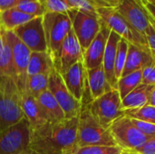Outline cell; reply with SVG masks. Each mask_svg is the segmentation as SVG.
Wrapping results in <instances>:
<instances>
[{"label": "cell", "instance_id": "cell-32", "mask_svg": "<svg viewBox=\"0 0 155 154\" xmlns=\"http://www.w3.org/2000/svg\"><path fill=\"white\" fill-rule=\"evenodd\" d=\"M45 13H68L72 8L64 0H39Z\"/></svg>", "mask_w": 155, "mask_h": 154}, {"label": "cell", "instance_id": "cell-48", "mask_svg": "<svg viewBox=\"0 0 155 154\" xmlns=\"http://www.w3.org/2000/svg\"></svg>", "mask_w": 155, "mask_h": 154}, {"label": "cell", "instance_id": "cell-46", "mask_svg": "<svg viewBox=\"0 0 155 154\" xmlns=\"http://www.w3.org/2000/svg\"><path fill=\"white\" fill-rule=\"evenodd\" d=\"M147 2H150V3H153V2H155V0H145Z\"/></svg>", "mask_w": 155, "mask_h": 154}, {"label": "cell", "instance_id": "cell-27", "mask_svg": "<svg viewBox=\"0 0 155 154\" xmlns=\"http://www.w3.org/2000/svg\"><path fill=\"white\" fill-rule=\"evenodd\" d=\"M3 39H4V48L0 53V77L11 76L15 79V66L13 63L11 48L4 36Z\"/></svg>", "mask_w": 155, "mask_h": 154}, {"label": "cell", "instance_id": "cell-44", "mask_svg": "<svg viewBox=\"0 0 155 154\" xmlns=\"http://www.w3.org/2000/svg\"><path fill=\"white\" fill-rule=\"evenodd\" d=\"M4 48V39H3V36H2V34L0 32V53L2 52Z\"/></svg>", "mask_w": 155, "mask_h": 154}, {"label": "cell", "instance_id": "cell-23", "mask_svg": "<svg viewBox=\"0 0 155 154\" xmlns=\"http://www.w3.org/2000/svg\"><path fill=\"white\" fill-rule=\"evenodd\" d=\"M55 69L48 52H32L27 66V77L38 74H48Z\"/></svg>", "mask_w": 155, "mask_h": 154}, {"label": "cell", "instance_id": "cell-17", "mask_svg": "<svg viewBox=\"0 0 155 154\" xmlns=\"http://www.w3.org/2000/svg\"><path fill=\"white\" fill-rule=\"evenodd\" d=\"M153 62L148 47L138 46L129 43L125 65L122 76H125L133 72L143 70Z\"/></svg>", "mask_w": 155, "mask_h": 154}, {"label": "cell", "instance_id": "cell-3", "mask_svg": "<svg viewBox=\"0 0 155 154\" xmlns=\"http://www.w3.org/2000/svg\"><path fill=\"white\" fill-rule=\"evenodd\" d=\"M93 145L116 146L110 130L103 127L95 121L87 106H82L79 114L75 148Z\"/></svg>", "mask_w": 155, "mask_h": 154}, {"label": "cell", "instance_id": "cell-1", "mask_svg": "<svg viewBox=\"0 0 155 154\" xmlns=\"http://www.w3.org/2000/svg\"><path fill=\"white\" fill-rule=\"evenodd\" d=\"M78 121L79 116L32 130L29 148L40 154H72L76 145Z\"/></svg>", "mask_w": 155, "mask_h": 154}, {"label": "cell", "instance_id": "cell-2", "mask_svg": "<svg viewBox=\"0 0 155 154\" xmlns=\"http://www.w3.org/2000/svg\"><path fill=\"white\" fill-rule=\"evenodd\" d=\"M21 92L11 76L0 77V133L23 120Z\"/></svg>", "mask_w": 155, "mask_h": 154}, {"label": "cell", "instance_id": "cell-21", "mask_svg": "<svg viewBox=\"0 0 155 154\" xmlns=\"http://www.w3.org/2000/svg\"><path fill=\"white\" fill-rule=\"evenodd\" d=\"M36 101L48 123H58L66 119L61 106L48 90L41 93Z\"/></svg>", "mask_w": 155, "mask_h": 154}, {"label": "cell", "instance_id": "cell-22", "mask_svg": "<svg viewBox=\"0 0 155 154\" xmlns=\"http://www.w3.org/2000/svg\"><path fill=\"white\" fill-rule=\"evenodd\" d=\"M154 85L141 84L129 94L122 99V107L126 113L128 111L136 110L148 104L150 94Z\"/></svg>", "mask_w": 155, "mask_h": 154}, {"label": "cell", "instance_id": "cell-33", "mask_svg": "<svg viewBox=\"0 0 155 154\" xmlns=\"http://www.w3.org/2000/svg\"><path fill=\"white\" fill-rule=\"evenodd\" d=\"M131 121H132L133 124L147 137L151 138V137L155 136L154 123H147V122H143V121H140V120H136V119H131Z\"/></svg>", "mask_w": 155, "mask_h": 154}, {"label": "cell", "instance_id": "cell-12", "mask_svg": "<svg viewBox=\"0 0 155 154\" xmlns=\"http://www.w3.org/2000/svg\"><path fill=\"white\" fill-rule=\"evenodd\" d=\"M31 52H47L43 16H36L13 31Z\"/></svg>", "mask_w": 155, "mask_h": 154}, {"label": "cell", "instance_id": "cell-28", "mask_svg": "<svg viewBox=\"0 0 155 154\" xmlns=\"http://www.w3.org/2000/svg\"><path fill=\"white\" fill-rule=\"evenodd\" d=\"M128 47H129V43L126 40H124V38H121L120 42L118 43V46H117L115 65H114L115 77L117 80H119L122 77L124 68L125 65V62H126Z\"/></svg>", "mask_w": 155, "mask_h": 154}, {"label": "cell", "instance_id": "cell-43", "mask_svg": "<svg viewBox=\"0 0 155 154\" xmlns=\"http://www.w3.org/2000/svg\"><path fill=\"white\" fill-rule=\"evenodd\" d=\"M121 154H139L135 151H127V150H123Z\"/></svg>", "mask_w": 155, "mask_h": 154}, {"label": "cell", "instance_id": "cell-19", "mask_svg": "<svg viewBox=\"0 0 155 154\" xmlns=\"http://www.w3.org/2000/svg\"><path fill=\"white\" fill-rule=\"evenodd\" d=\"M121 36L117 34L115 32L112 31L110 32L107 44L105 46V51L104 54L103 59V68L104 70L106 78L111 84V86L114 89H116L118 80L115 77V72H114V65H115V57H116V51L118 43L121 40Z\"/></svg>", "mask_w": 155, "mask_h": 154}, {"label": "cell", "instance_id": "cell-9", "mask_svg": "<svg viewBox=\"0 0 155 154\" xmlns=\"http://www.w3.org/2000/svg\"><path fill=\"white\" fill-rule=\"evenodd\" d=\"M31 127L25 118L0 133V154H21L29 149Z\"/></svg>", "mask_w": 155, "mask_h": 154}, {"label": "cell", "instance_id": "cell-13", "mask_svg": "<svg viewBox=\"0 0 155 154\" xmlns=\"http://www.w3.org/2000/svg\"><path fill=\"white\" fill-rule=\"evenodd\" d=\"M117 10L135 30L145 36L151 16L143 5V0H122Z\"/></svg>", "mask_w": 155, "mask_h": 154}, {"label": "cell", "instance_id": "cell-20", "mask_svg": "<svg viewBox=\"0 0 155 154\" xmlns=\"http://www.w3.org/2000/svg\"><path fill=\"white\" fill-rule=\"evenodd\" d=\"M86 79L93 100L104 95V93L114 89L106 78L103 65H100L94 69L86 70Z\"/></svg>", "mask_w": 155, "mask_h": 154}, {"label": "cell", "instance_id": "cell-36", "mask_svg": "<svg viewBox=\"0 0 155 154\" xmlns=\"http://www.w3.org/2000/svg\"><path fill=\"white\" fill-rule=\"evenodd\" d=\"M145 37H146V41H147V44H148V48L150 50L151 55L155 61V30L152 25H150V26L146 30Z\"/></svg>", "mask_w": 155, "mask_h": 154}, {"label": "cell", "instance_id": "cell-37", "mask_svg": "<svg viewBox=\"0 0 155 154\" xmlns=\"http://www.w3.org/2000/svg\"><path fill=\"white\" fill-rule=\"evenodd\" d=\"M93 5L97 8L107 7V8H117L122 0H89Z\"/></svg>", "mask_w": 155, "mask_h": 154}, {"label": "cell", "instance_id": "cell-38", "mask_svg": "<svg viewBox=\"0 0 155 154\" xmlns=\"http://www.w3.org/2000/svg\"><path fill=\"white\" fill-rule=\"evenodd\" d=\"M137 152L139 154H155V136L151 137Z\"/></svg>", "mask_w": 155, "mask_h": 154}, {"label": "cell", "instance_id": "cell-47", "mask_svg": "<svg viewBox=\"0 0 155 154\" xmlns=\"http://www.w3.org/2000/svg\"><path fill=\"white\" fill-rule=\"evenodd\" d=\"M0 14H1V13H0Z\"/></svg>", "mask_w": 155, "mask_h": 154}, {"label": "cell", "instance_id": "cell-35", "mask_svg": "<svg viewBox=\"0 0 155 154\" xmlns=\"http://www.w3.org/2000/svg\"><path fill=\"white\" fill-rule=\"evenodd\" d=\"M143 84L155 85V61L143 69Z\"/></svg>", "mask_w": 155, "mask_h": 154}, {"label": "cell", "instance_id": "cell-45", "mask_svg": "<svg viewBox=\"0 0 155 154\" xmlns=\"http://www.w3.org/2000/svg\"><path fill=\"white\" fill-rule=\"evenodd\" d=\"M151 25L153 26V28H154V30H155V21L151 17Z\"/></svg>", "mask_w": 155, "mask_h": 154}, {"label": "cell", "instance_id": "cell-31", "mask_svg": "<svg viewBox=\"0 0 155 154\" xmlns=\"http://www.w3.org/2000/svg\"><path fill=\"white\" fill-rule=\"evenodd\" d=\"M15 7L34 17L44 16L45 15L44 8L41 5L39 0H20Z\"/></svg>", "mask_w": 155, "mask_h": 154}, {"label": "cell", "instance_id": "cell-26", "mask_svg": "<svg viewBox=\"0 0 155 154\" xmlns=\"http://www.w3.org/2000/svg\"><path fill=\"white\" fill-rule=\"evenodd\" d=\"M49 75L48 74H38L27 77L26 90L35 99L41 93L48 90Z\"/></svg>", "mask_w": 155, "mask_h": 154}, {"label": "cell", "instance_id": "cell-14", "mask_svg": "<svg viewBox=\"0 0 155 154\" xmlns=\"http://www.w3.org/2000/svg\"><path fill=\"white\" fill-rule=\"evenodd\" d=\"M80 61H83V50L72 28L62 44L54 68L62 74Z\"/></svg>", "mask_w": 155, "mask_h": 154}, {"label": "cell", "instance_id": "cell-15", "mask_svg": "<svg viewBox=\"0 0 155 154\" xmlns=\"http://www.w3.org/2000/svg\"><path fill=\"white\" fill-rule=\"evenodd\" d=\"M110 32V28L102 22L99 33L83 54V63L86 70L94 69L102 65Z\"/></svg>", "mask_w": 155, "mask_h": 154}, {"label": "cell", "instance_id": "cell-30", "mask_svg": "<svg viewBox=\"0 0 155 154\" xmlns=\"http://www.w3.org/2000/svg\"><path fill=\"white\" fill-rule=\"evenodd\" d=\"M125 115L131 119H136L155 124V107L149 104L136 110L128 111L125 113Z\"/></svg>", "mask_w": 155, "mask_h": 154}, {"label": "cell", "instance_id": "cell-5", "mask_svg": "<svg viewBox=\"0 0 155 154\" xmlns=\"http://www.w3.org/2000/svg\"><path fill=\"white\" fill-rule=\"evenodd\" d=\"M87 109L95 121L106 129H109L117 119L125 115L122 107V98L117 89H112L93 100L87 105Z\"/></svg>", "mask_w": 155, "mask_h": 154}, {"label": "cell", "instance_id": "cell-11", "mask_svg": "<svg viewBox=\"0 0 155 154\" xmlns=\"http://www.w3.org/2000/svg\"><path fill=\"white\" fill-rule=\"evenodd\" d=\"M48 91L61 106L66 119L79 116L82 107L81 103L70 93L61 74L55 69H54L49 75Z\"/></svg>", "mask_w": 155, "mask_h": 154}, {"label": "cell", "instance_id": "cell-16", "mask_svg": "<svg viewBox=\"0 0 155 154\" xmlns=\"http://www.w3.org/2000/svg\"><path fill=\"white\" fill-rule=\"evenodd\" d=\"M61 76L70 93L81 103L87 84L86 69L83 61L74 64Z\"/></svg>", "mask_w": 155, "mask_h": 154}, {"label": "cell", "instance_id": "cell-4", "mask_svg": "<svg viewBox=\"0 0 155 154\" xmlns=\"http://www.w3.org/2000/svg\"><path fill=\"white\" fill-rule=\"evenodd\" d=\"M43 24L47 52L55 64L62 44L72 29V21L68 13H45Z\"/></svg>", "mask_w": 155, "mask_h": 154}, {"label": "cell", "instance_id": "cell-40", "mask_svg": "<svg viewBox=\"0 0 155 154\" xmlns=\"http://www.w3.org/2000/svg\"><path fill=\"white\" fill-rule=\"evenodd\" d=\"M143 5H144L146 11L148 12V14L150 15V16L155 21V2L150 3V2L143 0Z\"/></svg>", "mask_w": 155, "mask_h": 154}, {"label": "cell", "instance_id": "cell-7", "mask_svg": "<svg viewBox=\"0 0 155 154\" xmlns=\"http://www.w3.org/2000/svg\"><path fill=\"white\" fill-rule=\"evenodd\" d=\"M96 12L101 21L104 23L110 28V30L115 32L128 43L138 46L148 47L146 37L135 30L118 12L117 8L102 7L97 8Z\"/></svg>", "mask_w": 155, "mask_h": 154}, {"label": "cell", "instance_id": "cell-42", "mask_svg": "<svg viewBox=\"0 0 155 154\" xmlns=\"http://www.w3.org/2000/svg\"><path fill=\"white\" fill-rule=\"evenodd\" d=\"M21 154H40L38 153V152H35L34 150H32V149H27V150H25V152H23Z\"/></svg>", "mask_w": 155, "mask_h": 154}, {"label": "cell", "instance_id": "cell-41", "mask_svg": "<svg viewBox=\"0 0 155 154\" xmlns=\"http://www.w3.org/2000/svg\"><path fill=\"white\" fill-rule=\"evenodd\" d=\"M148 104H149V105H152V106H154L155 107V85L153 86V90H152V93H151V94H150V98H149Z\"/></svg>", "mask_w": 155, "mask_h": 154}, {"label": "cell", "instance_id": "cell-39", "mask_svg": "<svg viewBox=\"0 0 155 154\" xmlns=\"http://www.w3.org/2000/svg\"><path fill=\"white\" fill-rule=\"evenodd\" d=\"M19 1L20 0H0V13L15 7Z\"/></svg>", "mask_w": 155, "mask_h": 154}, {"label": "cell", "instance_id": "cell-10", "mask_svg": "<svg viewBox=\"0 0 155 154\" xmlns=\"http://www.w3.org/2000/svg\"><path fill=\"white\" fill-rule=\"evenodd\" d=\"M0 32L5 38L11 48L17 86L20 92L26 91L27 66L32 52L15 35V34L13 31H5L0 28Z\"/></svg>", "mask_w": 155, "mask_h": 154}, {"label": "cell", "instance_id": "cell-25", "mask_svg": "<svg viewBox=\"0 0 155 154\" xmlns=\"http://www.w3.org/2000/svg\"><path fill=\"white\" fill-rule=\"evenodd\" d=\"M141 84H143V70H138L125 76H122L118 80L116 89L123 99Z\"/></svg>", "mask_w": 155, "mask_h": 154}, {"label": "cell", "instance_id": "cell-18", "mask_svg": "<svg viewBox=\"0 0 155 154\" xmlns=\"http://www.w3.org/2000/svg\"><path fill=\"white\" fill-rule=\"evenodd\" d=\"M21 105L24 117L28 122L31 130L38 129L48 123L36 99L27 90L21 92Z\"/></svg>", "mask_w": 155, "mask_h": 154}, {"label": "cell", "instance_id": "cell-8", "mask_svg": "<svg viewBox=\"0 0 155 154\" xmlns=\"http://www.w3.org/2000/svg\"><path fill=\"white\" fill-rule=\"evenodd\" d=\"M109 130L115 145L122 150L137 151L150 139L140 132L126 115L114 122Z\"/></svg>", "mask_w": 155, "mask_h": 154}, {"label": "cell", "instance_id": "cell-34", "mask_svg": "<svg viewBox=\"0 0 155 154\" xmlns=\"http://www.w3.org/2000/svg\"><path fill=\"white\" fill-rule=\"evenodd\" d=\"M72 9H82L96 12L95 7L89 0H64Z\"/></svg>", "mask_w": 155, "mask_h": 154}, {"label": "cell", "instance_id": "cell-6", "mask_svg": "<svg viewBox=\"0 0 155 154\" xmlns=\"http://www.w3.org/2000/svg\"><path fill=\"white\" fill-rule=\"evenodd\" d=\"M72 21V28L84 52L99 33L102 25L97 12L82 9H72L68 12Z\"/></svg>", "mask_w": 155, "mask_h": 154}, {"label": "cell", "instance_id": "cell-29", "mask_svg": "<svg viewBox=\"0 0 155 154\" xmlns=\"http://www.w3.org/2000/svg\"><path fill=\"white\" fill-rule=\"evenodd\" d=\"M122 151L118 146L93 145L77 147L72 154H121Z\"/></svg>", "mask_w": 155, "mask_h": 154}, {"label": "cell", "instance_id": "cell-24", "mask_svg": "<svg viewBox=\"0 0 155 154\" xmlns=\"http://www.w3.org/2000/svg\"><path fill=\"white\" fill-rule=\"evenodd\" d=\"M33 18L34 16L20 11L16 7H14L0 14V28L5 31H14L15 28Z\"/></svg>", "mask_w": 155, "mask_h": 154}]
</instances>
